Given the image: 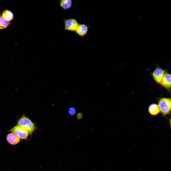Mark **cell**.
I'll list each match as a JSON object with an SVG mask.
<instances>
[{
    "label": "cell",
    "instance_id": "1",
    "mask_svg": "<svg viewBox=\"0 0 171 171\" xmlns=\"http://www.w3.org/2000/svg\"><path fill=\"white\" fill-rule=\"evenodd\" d=\"M17 125L27 131L30 135H32L36 129V126L34 123L24 114L18 120Z\"/></svg>",
    "mask_w": 171,
    "mask_h": 171
},
{
    "label": "cell",
    "instance_id": "2",
    "mask_svg": "<svg viewBox=\"0 0 171 171\" xmlns=\"http://www.w3.org/2000/svg\"><path fill=\"white\" fill-rule=\"evenodd\" d=\"M158 105L162 117L170 115L171 100L170 98L162 97L158 100Z\"/></svg>",
    "mask_w": 171,
    "mask_h": 171
},
{
    "label": "cell",
    "instance_id": "3",
    "mask_svg": "<svg viewBox=\"0 0 171 171\" xmlns=\"http://www.w3.org/2000/svg\"><path fill=\"white\" fill-rule=\"evenodd\" d=\"M64 29L65 30L75 32L79 24L76 19L70 18L64 19Z\"/></svg>",
    "mask_w": 171,
    "mask_h": 171
},
{
    "label": "cell",
    "instance_id": "4",
    "mask_svg": "<svg viewBox=\"0 0 171 171\" xmlns=\"http://www.w3.org/2000/svg\"><path fill=\"white\" fill-rule=\"evenodd\" d=\"M9 131L14 133L22 140H27L29 135L27 131L17 125L12 128Z\"/></svg>",
    "mask_w": 171,
    "mask_h": 171
},
{
    "label": "cell",
    "instance_id": "5",
    "mask_svg": "<svg viewBox=\"0 0 171 171\" xmlns=\"http://www.w3.org/2000/svg\"><path fill=\"white\" fill-rule=\"evenodd\" d=\"M165 73V71L161 67H157L154 70L152 74L155 81L160 84Z\"/></svg>",
    "mask_w": 171,
    "mask_h": 171
},
{
    "label": "cell",
    "instance_id": "6",
    "mask_svg": "<svg viewBox=\"0 0 171 171\" xmlns=\"http://www.w3.org/2000/svg\"><path fill=\"white\" fill-rule=\"evenodd\" d=\"M90 26L84 24H79L75 32L76 34L81 38L85 36L87 34Z\"/></svg>",
    "mask_w": 171,
    "mask_h": 171
},
{
    "label": "cell",
    "instance_id": "7",
    "mask_svg": "<svg viewBox=\"0 0 171 171\" xmlns=\"http://www.w3.org/2000/svg\"><path fill=\"white\" fill-rule=\"evenodd\" d=\"M160 84L165 89L169 90L171 87V74L165 73Z\"/></svg>",
    "mask_w": 171,
    "mask_h": 171
},
{
    "label": "cell",
    "instance_id": "8",
    "mask_svg": "<svg viewBox=\"0 0 171 171\" xmlns=\"http://www.w3.org/2000/svg\"><path fill=\"white\" fill-rule=\"evenodd\" d=\"M6 139L9 143L13 145L17 144L20 141V138L15 134L12 133L7 135Z\"/></svg>",
    "mask_w": 171,
    "mask_h": 171
},
{
    "label": "cell",
    "instance_id": "9",
    "mask_svg": "<svg viewBox=\"0 0 171 171\" xmlns=\"http://www.w3.org/2000/svg\"><path fill=\"white\" fill-rule=\"evenodd\" d=\"M147 110L149 113L153 116H157L160 112L158 105L155 103L150 104L148 106Z\"/></svg>",
    "mask_w": 171,
    "mask_h": 171
},
{
    "label": "cell",
    "instance_id": "10",
    "mask_svg": "<svg viewBox=\"0 0 171 171\" xmlns=\"http://www.w3.org/2000/svg\"><path fill=\"white\" fill-rule=\"evenodd\" d=\"M2 16L5 20L10 21L14 18V15L12 12L9 10H5L2 13Z\"/></svg>",
    "mask_w": 171,
    "mask_h": 171
},
{
    "label": "cell",
    "instance_id": "11",
    "mask_svg": "<svg viewBox=\"0 0 171 171\" xmlns=\"http://www.w3.org/2000/svg\"><path fill=\"white\" fill-rule=\"evenodd\" d=\"M72 1L71 0H61L60 3L61 7L64 10H68L71 6Z\"/></svg>",
    "mask_w": 171,
    "mask_h": 171
},
{
    "label": "cell",
    "instance_id": "12",
    "mask_svg": "<svg viewBox=\"0 0 171 171\" xmlns=\"http://www.w3.org/2000/svg\"><path fill=\"white\" fill-rule=\"evenodd\" d=\"M10 22L5 20L0 15V29H3L7 28L9 25Z\"/></svg>",
    "mask_w": 171,
    "mask_h": 171
},
{
    "label": "cell",
    "instance_id": "13",
    "mask_svg": "<svg viewBox=\"0 0 171 171\" xmlns=\"http://www.w3.org/2000/svg\"><path fill=\"white\" fill-rule=\"evenodd\" d=\"M76 109L74 106L70 107L68 109V114L70 116H74L76 114Z\"/></svg>",
    "mask_w": 171,
    "mask_h": 171
},
{
    "label": "cell",
    "instance_id": "14",
    "mask_svg": "<svg viewBox=\"0 0 171 171\" xmlns=\"http://www.w3.org/2000/svg\"><path fill=\"white\" fill-rule=\"evenodd\" d=\"M83 114L81 112H79L77 114L76 117L78 120H81L83 118Z\"/></svg>",
    "mask_w": 171,
    "mask_h": 171
},
{
    "label": "cell",
    "instance_id": "15",
    "mask_svg": "<svg viewBox=\"0 0 171 171\" xmlns=\"http://www.w3.org/2000/svg\"></svg>",
    "mask_w": 171,
    "mask_h": 171
}]
</instances>
